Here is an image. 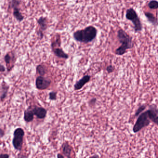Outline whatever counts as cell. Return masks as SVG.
Segmentation results:
<instances>
[{
    "label": "cell",
    "mask_w": 158,
    "mask_h": 158,
    "mask_svg": "<svg viewBox=\"0 0 158 158\" xmlns=\"http://www.w3.org/2000/svg\"><path fill=\"white\" fill-rule=\"evenodd\" d=\"M89 158H100V157L97 154H94V155H92V156H90Z\"/></svg>",
    "instance_id": "obj_26"
},
{
    "label": "cell",
    "mask_w": 158,
    "mask_h": 158,
    "mask_svg": "<svg viewBox=\"0 0 158 158\" xmlns=\"http://www.w3.org/2000/svg\"><path fill=\"white\" fill-rule=\"evenodd\" d=\"M24 135V130L22 128H17L14 131L12 144L16 150L18 151L22 150Z\"/></svg>",
    "instance_id": "obj_5"
},
{
    "label": "cell",
    "mask_w": 158,
    "mask_h": 158,
    "mask_svg": "<svg viewBox=\"0 0 158 158\" xmlns=\"http://www.w3.org/2000/svg\"><path fill=\"white\" fill-rule=\"evenodd\" d=\"M146 108V107L145 105H142L136 111V113H135V117H138L141 114L142 112L143 111V110H145V109Z\"/></svg>",
    "instance_id": "obj_18"
},
{
    "label": "cell",
    "mask_w": 158,
    "mask_h": 158,
    "mask_svg": "<svg viewBox=\"0 0 158 158\" xmlns=\"http://www.w3.org/2000/svg\"><path fill=\"white\" fill-rule=\"evenodd\" d=\"M144 15L148 22L154 26H157L158 19H157V17L154 16V15L153 13L148 12H144Z\"/></svg>",
    "instance_id": "obj_12"
},
{
    "label": "cell",
    "mask_w": 158,
    "mask_h": 158,
    "mask_svg": "<svg viewBox=\"0 0 158 158\" xmlns=\"http://www.w3.org/2000/svg\"><path fill=\"white\" fill-rule=\"evenodd\" d=\"M62 153L64 154V157L67 158H72V153L73 151L72 147L67 142L64 143L62 146Z\"/></svg>",
    "instance_id": "obj_9"
},
{
    "label": "cell",
    "mask_w": 158,
    "mask_h": 158,
    "mask_svg": "<svg viewBox=\"0 0 158 158\" xmlns=\"http://www.w3.org/2000/svg\"><path fill=\"white\" fill-rule=\"evenodd\" d=\"M52 49L54 54L57 57H59V58H62L63 59H66L69 58V56H68V54L66 53L61 48H52Z\"/></svg>",
    "instance_id": "obj_13"
},
{
    "label": "cell",
    "mask_w": 158,
    "mask_h": 158,
    "mask_svg": "<svg viewBox=\"0 0 158 158\" xmlns=\"http://www.w3.org/2000/svg\"><path fill=\"white\" fill-rule=\"evenodd\" d=\"M126 18L132 22L134 25L135 33L140 32L143 29V26L137 13L133 8H131L126 10Z\"/></svg>",
    "instance_id": "obj_4"
},
{
    "label": "cell",
    "mask_w": 158,
    "mask_h": 158,
    "mask_svg": "<svg viewBox=\"0 0 158 158\" xmlns=\"http://www.w3.org/2000/svg\"><path fill=\"white\" fill-rule=\"evenodd\" d=\"M51 81L50 79L38 76L36 80V86L39 90H43L47 89L50 86Z\"/></svg>",
    "instance_id": "obj_7"
},
{
    "label": "cell",
    "mask_w": 158,
    "mask_h": 158,
    "mask_svg": "<svg viewBox=\"0 0 158 158\" xmlns=\"http://www.w3.org/2000/svg\"><path fill=\"white\" fill-rule=\"evenodd\" d=\"M11 57H12L10 56V54H8V53L5 56V57H4V60H5V63H6L7 67H8V65H9V64L11 63V59H12V58H11Z\"/></svg>",
    "instance_id": "obj_19"
},
{
    "label": "cell",
    "mask_w": 158,
    "mask_h": 158,
    "mask_svg": "<svg viewBox=\"0 0 158 158\" xmlns=\"http://www.w3.org/2000/svg\"><path fill=\"white\" fill-rule=\"evenodd\" d=\"M148 6L150 8L156 10L158 8V2L156 0H151L148 3Z\"/></svg>",
    "instance_id": "obj_17"
},
{
    "label": "cell",
    "mask_w": 158,
    "mask_h": 158,
    "mask_svg": "<svg viewBox=\"0 0 158 158\" xmlns=\"http://www.w3.org/2000/svg\"><path fill=\"white\" fill-rule=\"evenodd\" d=\"M90 80V76L89 75H85L79 81H77L74 85V90L76 91L80 90L86 84L88 83Z\"/></svg>",
    "instance_id": "obj_8"
},
{
    "label": "cell",
    "mask_w": 158,
    "mask_h": 158,
    "mask_svg": "<svg viewBox=\"0 0 158 158\" xmlns=\"http://www.w3.org/2000/svg\"><path fill=\"white\" fill-rule=\"evenodd\" d=\"M37 22L39 26V31L43 32L44 31L47 29L48 28V20L46 17H40L38 19Z\"/></svg>",
    "instance_id": "obj_10"
},
{
    "label": "cell",
    "mask_w": 158,
    "mask_h": 158,
    "mask_svg": "<svg viewBox=\"0 0 158 158\" xmlns=\"http://www.w3.org/2000/svg\"><path fill=\"white\" fill-rule=\"evenodd\" d=\"M4 135V132L3 130L0 129V137H2Z\"/></svg>",
    "instance_id": "obj_25"
},
{
    "label": "cell",
    "mask_w": 158,
    "mask_h": 158,
    "mask_svg": "<svg viewBox=\"0 0 158 158\" xmlns=\"http://www.w3.org/2000/svg\"><path fill=\"white\" fill-rule=\"evenodd\" d=\"M49 99L51 100H55L57 99V93L51 92L49 94Z\"/></svg>",
    "instance_id": "obj_20"
},
{
    "label": "cell",
    "mask_w": 158,
    "mask_h": 158,
    "mask_svg": "<svg viewBox=\"0 0 158 158\" xmlns=\"http://www.w3.org/2000/svg\"><path fill=\"white\" fill-rule=\"evenodd\" d=\"M36 71L41 76H44L46 73L45 67L41 65H39L37 66Z\"/></svg>",
    "instance_id": "obj_16"
},
{
    "label": "cell",
    "mask_w": 158,
    "mask_h": 158,
    "mask_svg": "<svg viewBox=\"0 0 158 158\" xmlns=\"http://www.w3.org/2000/svg\"><path fill=\"white\" fill-rule=\"evenodd\" d=\"M21 0H11L8 6V8L13 9V15L16 21L21 22L24 19V16L21 12Z\"/></svg>",
    "instance_id": "obj_6"
},
{
    "label": "cell",
    "mask_w": 158,
    "mask_h": 158,
    "mask_svg": "<svg viewBox=\"0 0 158 158\" xmlns=\"http://www.w3.org/2000/svg\"><path fill=\"white\" fill-rule=\"evenodd\" d=\"M9 87V86L5 82H3L2 84V93L0 96V99L2 101H3L6 98Z\"/></svg>",
    "instance_id": "obj_14"
},
{
    "label": "cell",
    "mask_w": 158,
    "mask_h": 158,
    "mask_svg": "<svg viewBox=\"0 0 158 158\" xmlns=\"http://www.w3.org/2000/svg\"><path fill=\"white\" fill-rule=\"evenodd\" d=\"M6 70V68L4 66L0 64V72H5Z\"/></svg>",
    "instance_id": "obj_24"
},
{
    "label": "cell",
    "mask_w": 158,
    "mask_h": 158,
    "mask_svg": "<svg viewBox=\"0 0 158 158\" xmlns=\"http://www.w3.org/2000/svg\"><path fill=\"white\" fill-rule=\"evenodd\" d=\"M97 34V30L92 25H89L84 29L76 31L73 34L74 39L81 43H89L93 41Z\"/></svg>",
    "instance_id": "obj_2"
},
{
    "label": "cell",
    "mask_w": 158,
    "mask_h": 158,
    "mask_svg": "<svg viewBox=\"0 0 158 158\" xmlns=\"http://www.w3.org/2000/svg\"><path fill=\"white\" fill-rule=\"evenodd\" d=\"M57 158H64V156L61 153H58L57 155Z\"/></svg>",
    "instance_id": "obj_27"
},
{
    "label": "cell",
    "mask_w": 158,
    "mask_h": 158,
    "mask_svg": "<svg viewBox=\"0 0 158 158\" xmlns=\"http://www.w3.org/2000/svg\"><path fill=\"white\" fill-rule=\"evenodd\" d=\"M151 121L158 125V110L155 104L150 105L148 110L139 116L133 128V131L135 133H137L142 129L148 126Z\"/></svg>",
    "instance_id": "obj_1"
},
{
    "label": "cell",
    "mask_w": 158,
    "mask_h": 158,
    "mask_svg": "<svg viewBox=\"0 0 158 158\" xmlns=\"http://www.w3.org/2000/svg\"><path fill=\"white\" fill-rule=\"evenodd\" d=\"M114 70H115V68L112 65L108 66L107 67H106V70L108 72V73H111L114 72Z\"/></svg>",
    "instance_id": "obj_21"
},
{
    "label": "cell",
    "mask_w": 158,
    "mask_h": 158,
    "mask_svg": "<svg viewBox=\"0 0 158 158\" xmlns=\"http://www.w3.org/2000/svg\"><path fill=\"white\" fill-rule=\"evenodd\" d=\"M34 115H35L39 119H44L46 117L47 110L43 107H36L32 110Z\"/></svg>",
    "instance_id": "obj_11"
},
{
    "label": "cell",
    "mask_w": 158,
    "mask_h": 158,
    "mask_svg": "<svg viewBox=\"0 0 158 158\" xmlns=\"http://www.w3.org/2000/svg\"><path fill=\"white\" fill-rule=\"evenodd\" d=\"M117 38L122 45L116 50L115 54L116 55L123 56L126 52L127 50L132 49L134 47L132 38L123 29H120L117 31Z\"/></svg>",
    "instance_id": "obj_3"
},
{
    "label": "cell",
    "mask_w": 158,
    "mask_h": 158,
    "mask_svg": "<svg viewBox=\"0 0 158 158\" xmlns=\"http://www.w3.org/2000/svg\"><path fill=\"white\" fill-rule=\"evenodd\" d=\"M0 158H9V155L7 153L0 154Z\"/></svg>",
    "instance_id": "obj_22"
},
{
    "label": "cell",
    "mask_w": 158,
    "mask_h": 158,
    "mask_svg": "<svg viewBox=\"0 0 158 158\" xmlns=\"http://www.w3.org/2000/svg\"><path fill=\"white\" fill-rule=\"evenodd\" d=\"M96 98H93V99H91L89 102V104L90 105H94L95 104L96 102Z\"/></svg>",
    "instance_id": "obj_23"
},
{
    "label": "cell",
    "mask_w": 158,
    "mask_h": 158,
    "mask_svg": "<svg viewBox=\"0 0 158 158\" xmlns=\"http://www.w3.org/2000/svg\"><path fill=\"white\" fill-rule=\"evenodd\" d=\"M34 114L32 112V110H25L24 112V119L26 122L29 123L32 122L34 120Z\"/></svg>",
    "instance_id": "obj_15"
}]
</instances>
